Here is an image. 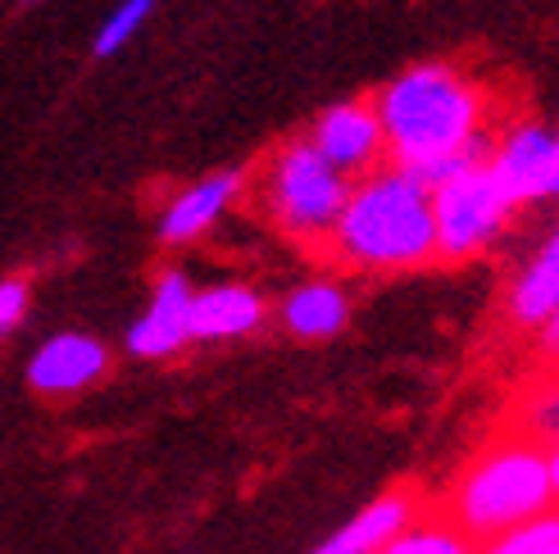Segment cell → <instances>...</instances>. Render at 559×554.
<instances>
[{"mask_svg": "<svg viewBox=\"0 0 559 554\" xmlns=\"http://www.w3.org/2000/svg\"><path fill=\"white\" fill-rule=\"evenodd\" d=\"M391 164L418 173L441 159L487 155V92L455 64H414L373 100Z\"/></svg>", "mask_w": 559, "mask_h": 554, "instance_id": "1", "label": "cell"}, {"mask_svg": "<svg viewBox=\"0 0 559 554\" xmlns=\"http://www.w3.org/2000/svg\"><path fill=\"white\" fill-rule=\"evenodd\" d=\"M328 255L355 273H409L437 260L432 191L401 164L350 182L346 209L332 228Z\"/></svg>", "mask_w": 559, "mask_h": 554, "instance_id": "2", "label": "cell"}, {"mask_svg": "<svg viewBox=\"0 0 559 554\" xmlns=\"http://www.w3.org/2000/svg\"><path fill=\"white\" fill-rule=\"evenodd\" d=\"M546 509H555L546 446L514 432L464 468V478L451 486V501H445V522L473 545H483Z\"/></svg>", "mask_w": 559, "mask_h": 554, "instance_id": "3", "label": "cell"}, {"mask_svg": "<svg viewBox=\"0 0 559 554\" xmlns=\"http://www.w3.org/2000/svg\"><path fill=\"white\" fill-rule=\"evenodd\" d=\"M350 178L310 146V136L277 146L260 173V205L273 228L300 245H328L346 209Z\"/></svg>", "mask_w": 559, "mask_h": 554, "instance_id": "4", "label": "cell"}, {"mask_svg": "<svg viewBox=\"0 0 559 554\" xmlns=\"http://www.w3.org/2000/svg\"><path fill=\"white\" fill-rule=\"evenodd\" d=\"M514 201L506 196V186L496 182V173L487 169V159L468 164L455 178H445L441 186H432V228H437V260H478L483 251L506 237L510 218H514Z\"/></svg>", "mask_w": 559, "mask_h": 554, "instance_id": "5", "label": "cell"}, {"mask_svg": "<svg viewBox=\"0 0 559 554\" xmlns=\"http://www.w3.org/2000/svg\"><path fill=\"white\" fill-rule=\"evenodd\" d=\"M487 169L514 205H537L559 191V136L546 123H510L487 150Z\"/></svg>", "mask_w": 559, "mask_h": 554, "instance_id": "6", "label": "cell"}, {"mask_svg": "<svg viewBox=\"0 0 559 554\" xmlns=\"http://www.w3.org/2000/svg\"><path fill=\"white\" fill-rule=\"evenodd\" d=\"M310 146L332 164V169H342L350 182L373 173V169H382L386 136H382L373 100L328 105L323 115L314 119V128H310Z\"/></svg>", "mask_w": 559, "mask_h": 554, "instance_id": "7", "label": "cell"}, {"mask_svg": "<svg viewBox=\"0 0 559 554\" xmlns=\"http://www.w3.org/2000/svg\"><path fill=\"white\" fill-rule=\"evenodd\" d=\"M191 277L182 268H164L151 287L146 310L128 327V354L132 359H174L191 346Z\"/></svg>", "mask_w": 559, "mask_h": 554, "instance_id": "8", "label": "cell"}, {"mask_svg": "<svg viewBox=\"0 0 559 554\" xmlns=\"http://www.w3.org/2000/svg\"><path fill=\"white\" fill-rule=\"evenodd\" d=\"M109 373V346L92 332H55L50 341H41L27 359V386L46 400L82 396Z\"/></svg>", "mask_w": 559, "mask_h": 554, "instance_id": "9", "label": "cell"}, {"mask_svg": "<svg viewBox=\"0 0 559 554\" xmlns=\"http://www.w3.org/2000/svg\"><path fill=\"white\" fill-rule=\"evenodd\" d=\"M246 191V173H210L182 186L159 214V245H191L201 241Z\"/></svg>", "mask_w": 559, "mask_h": 554, "instance_id": "10", "label": "cell"}, {"mask_svg": "<svg viewBox=\"0 0 559 554\" xmlns=\"http://www.w3.org/2000/svg\"><path fill=\"white\" fill-rule=\"evenodd\" d=\"M269 318V304L260 291H250L241 282H218V287H201L191 296V341H241L255 337Z\"/></svg>", "mask_w": 559, "mask_h": 554, "instance_id": "11", "label": "cell"}, {"mask_svg": "<svg viewBox=\"0 0 559 554\" xmlns=\"http://www.w3.org/2000/svg\"><path fill=\"white\" fill-rule=\"evenodd\" d=\"M506 314L519 327H546L559 314V228L537 245L506 291Z\"/></svg>", "mask_w": 559, "mask_h": 554, "instance_id": "12", "label": "cell"}, {"mask_svg": "<svg viewBox=\"0 0 559 554\" xmlns=\"http://www.w3.org/2000/svg\"><path fill=\"white\" fill-rule=\"evenodd\" d=\"M277 323L296 341H328L350 323V296L337 282H305L283 296Z\"/></svg>", "mask_w": 559, "mask_h": 554, "instance_id": "13", "label": "cell"}, {"mask_svg": "<svg viewBox=\"0 0 559 554\" xmlns=\"http://www.w3.org/2000/svg\"><path fill=\"white\" fill-rule=\"evenodd\" d=\"M414 518V501L405 491H386L373 505H365L350 522H342L323 545H314L310 554H378L391 537H396L405 522Z\"/></svg>", "mask_w": 559, "mask_h": 554, "instance_id": "14", "label": "cell"}, {"mask_svg": "<svg viewBox=\"0 0 559 554\" xmlns=\"http://www.w3.org/2000/svg\"><path fill=\"white\" fill-rule=\"evenodd\" d=\"M473 550L478 545L464 532H455L445 518H409L378 554H473Z\"/></svg>", "mask_w": 559, "mask_h": 554, "instance_id": "15", "label": "cell"}, {"mask_svg": "<svg viewBox=\"0 0 559 554\" xmlns=\"http://www.w3.org/2000/svg\"><path fill=\"white\" fill-rule=\"evenodd\" d=\"M514 427H519V436L537 441V446H546V450L559 446V373L542 377L533 392L523 396Z\"/></svg>", "mask_w": 559, "mask_h": 554, "instance_id": "16", "label": "cell"}, {"mask_svg": "<svg viewBox=\"0 0 559 554\" xmlns=\"http://www.w3.org/2000/svg\"><path fill=\"white\" fill-rule=\"evenodd\" d=\"M473 554H559V505L519 522V528H510V532L483 541Z\"/></svg>", "mask_w": 559, "mask_h": 554, "instance_id": "17", "label": "cell"}, {"mask_svg": "<svg viewBox=\"0 0 559 554\" xmlns=\"http://www.w3.org/2000/svg\"><path fill=\"white\" fill-rule=\"evenodd\" d=\"M151 10H155V0H123V5L109 14V19L100 23V33H96V55H100V60L119 55V50L136 37V27L151 19Z\"/></svg>", "mask_w": 559, "mask_h": 554, "instance_id": "18", "label": "cell"}, {"mask_svg": "<svg viewBox=\"0 0 559 554\" xmlns=\"http://www.w3.org/2000/svg\"><path fill=\"white\" fill-rule=\"evenodd\" d=\"M23 314H27V282L23 277H5L0 282V337H10L23 323Z\"/></svg>", "mask_w": 559, "mask_h": 554, "instance_id": "19", "label": "cell"}, {"mask_svg": "<svg viewBox=\"0 0 559 554\" xmlns=\"http://www.w3.org/2000/svg\"><path fill=\"white\" fill-rule=\"evenodd\" d=\"M542 350H546V354H559V314L542 327Z\"/></svg>", "mask_w": 559, "mask_h": 554, "instance_id": "20", "label": "cell"}, {"mask_svg": "<svg viewBox=\"0 0 559 554\" xmlns=\"http://www.w3.org/2000/svg\"><path fill=\"white\" fill-rule=\"evenodd\" d=\"M546 459H550V486H555V505H559V446H550Z\"/></svg>", "mask_w": 559, "mask_h": 554, "instance_id": "21", "label": "cell"}, {"mask_svg": "<svg viewBox=\"0 0 559 554\" xmlns=\"http://www.w3.org/2000/svg\"><path fill=\"white\" fill-rule=\"evenodd\" d=\"M555 201H559V191H555Z\"/></svg>", "mask_w": 559, "mask_h": 554, "instance_id": "22", "label": "cell"}, {"mask_svg": "<svg viewBox=\"0 0 559 554\" xmlns=\"http://www.w3.org/2000/svg\"><path fill=\"white\" fill-rule=\"evenodd\" d=\"M555 136H559V128H555Z\"/></svg>", "mask_w": 559, "mask_h": 554, "instance_id": "23", "label": "cell"}]
</instances>
